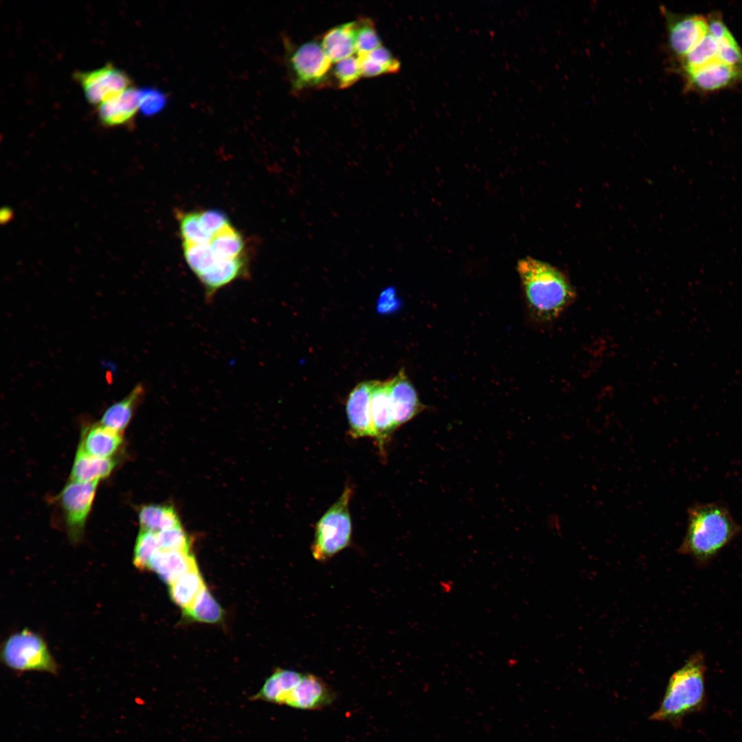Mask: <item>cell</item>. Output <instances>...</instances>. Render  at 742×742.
I'll use <instances>...</instances> for the list:
<instances>
[{"instance_id":"obj_30","label":"cell","mask_w":742,"mask_h":742,"mask_svg":"<svg viewBox=\"0 0 742 742\" xmlns=\"http://www.w3.org/2000/svg\"><path fill=\"white\" fill-rule=\"evenodd\" d=\"M331 71L335 82L340 89L352 86L362 76L357 55L351 56L335 63Z\"/></svg>"},{"instance_id":"obj_6","label":"cell","mask_w":742,"mask_h":742,"mask_svg":"<svg viewBox=\"0 0 742 742\" xmlns=\"http://www.w3.org/2000/svg\"><path fill=\"white\" fill-rule=\"evenodd\" d=\"M1 660L7 667L19 673H58V664L45 640L28 629L14 633L5 640L1 647Z\"/></svg>"},{"instance_id":"obj_9","label":"cell","mask_w":742,"mask_h":742,"mask_svg":"<svg viewBox=\"0 0 742 742\" xmlns=\"http://www.w3.org/2000/svg\"><path fill=\"white\" fill-rule=\"evenodd\" d=\"M99 482H79L70 480L58 495L67 532L71 541L82 537Z\"/></svg>"},{"instance_id":"obj_27","label":"cell","mask_w":742,"mask_h":742,"mask_svg":"<svg viewBox=\"0 0 742 742\" xmlns=\"http://www.w3.org/2000/svg\"><path fill=\"white\" fill-rule=\"evenodd\" d=\"M718 59V44L716 39L708 32L702 39L680 60L678 69L686 73Z\"/></svg>"},{"instance_id":"obj_25","label":"cell","mask_w":742,"mask_h":742,"mask_svg":"<svg viewBox=\"0 0 742 742\" xmlns=\"http://www.w3.org/2000/svg\"><path fill=\"white\" fill-rule=\"evenodd\" d=\"M205 586L197 567L169 585L170 596L176 605L184 610L192 604Z\"/></svg>"},{"instance_id":"obj_3","label":"cell","mask_w":742,"mask_h":742,"mask_svg":"<svg viewBox=\"0 0 742 742\" xmlns=\"http://www.w3.org/2000/svg\"><path fill=\"white\" fill-rule=\"evenodd\" d=\"M517 271L528 305L539 320L555 318L574 297L566 276L547 262L527 257L518 262Z\"/></svg>"},{"instance_id":"obj_21","label":"cell","mask_w":742,"mask_h":742,"mask_svg":"<svg viewBox=\"0 0 742 742\" xmlns=\"http://www.w3.org/2000/svg\"><path fill=\"white\" fill-rule=\"evenodd\" d=\"M321 45L332 63L353 56L356 53L355 21L328 30L324 34Z\"/></svg>"},{"instance_id":"obj_10","label":"cell","mask_w":742,"mask_h":742,"mask_svg":"<svg viewBox=\"0 0 742 742\" xmlns=\"http://www.w3.org/2000/svg\"><path fill=\"white\" fill-rule=\"evenodd\" d=\"M75 78L87 101L98 106L131 87L127 74L110 63L92 71H78Z\"/></svg>"},{"instance_id":"obj_14","label":"cell","mask_w":742,"mask_h":742,"mask_svg":"<svg viewBox=\"0 0 742 742\" xmlns=\"http://www.w3.org/2000/svg\"><path fill=\"white\" fill-rule=\"evenodd\" d=\"M387 381L393 416L399 427L423 412L425 407L403 369Z\"/></svg>"},{"instance_id":"obj_4","label":"cell","mask_w":742,"mask_h":742,"mask_svg":"<svg viewBox=\"0 0 742 742\" xmlns=\"http://www.w3.org/2000/svg\"><path fill=\"white\" fill-rule=\"evenodd\" d=\"M706 658L704 653H693L670 677L660 707L650 719L682 725L689 715L704 708L706 704Z\"/></svg>"},{"instance_id":"obj_17","label":"cell","mask_w":742,"mask_h":742,"mask_svg":"<svg viewBox=\"0 0 742 742\" xmlns=\"http://www.w3.org/2000/svg\"><path fill=\"white\" fill-rule=\"evenodd\" d=\"M139 110V89L130 87L113 98L98 106L100 121L105 126H115L133 120Z\"/></svg>"},{"instance_id":"obj_32","label":"cell","mask_w":742,"mask_h":742,"mask_svg":"<svg viewBox=\"0 0 742 742\" xmlns=\"http://www.w3.org/2000/svg\"><path fill=\"white\" fill-rule=\"evenodd\" d=\"M167 103L166 94L156 88L139 89V110L144 115H154L163 110Z\"/></svg>"},{"instance_id":"obj_13","label":"cell","mask_w":742,"mask_h":742,"mask_svg":"<svg viewBox=\"0 0 742 742\" xmlns=\"http://www.w3.org/2000/svg\"><path fill=\"white\" fill-rule=\"evenodd\" d=\"M374 381L357 384L346 401L350 433L354 438L374 437L371 416V394Z\"/></svg>"},{"instance_id":"obj_5","label":"cell","mask_w":742,"mask_h":742,"mask_svg":"<svg viewBox=\"0 0 742 742\" xmlns=\"http://www.w3.org/2000/svg\"><path fill=\"white\" fill-rule=\"evenodd\" d=\"M352 492V488L346 486L316 524L311 546L312 555L316 561L325 562L350 545L352 526L349 504Z\"/></svg>"},{"instance_id":"obj_28","label":"cell","mask_w":742,"mask_h":742,"mask_svg":"<svg viewBox=\"0 0 742 742\" xmlns=\"http://www.w3.org/2000/svg\"><path fill=\"white\" fill-rule=\"evenodd\" d=\"M160 550L157 533L141 529L134 548L133 564L139 570H149L153 558Z\"/></svg>"},{"instance_id":"obj_11","label":"cell","mask_w":742,"mask_h":742,"mask_svg":"<svg viewBox=\"0 0 742 742\" xmlns=\"http://www.w3.org/2000/svg\"><path fill=\"white\" fill-rule=\"evenodd\" d=\"M682 75L687 89L701 93L721 90L742 82V67L719 59Z\"/></svg>"},{"instance_id":"obj_16","label":"cell","mask_w":742,"mask_h":742,"mask_svg":"<svg viewBox=\"0 0 742 742\" xmlns=\"http://www.w3.org/2000/svg\"><path fill=\"white\" fill-rule=\"evenodd\" d=\"M123 443L122 434L109 429L100 423L83 429L78 449L100 458H113Z\"/></svg>"},{"instance_id":"obj_19","label":"cell","mask_w":742,"mask_h":742,"mask_svg":"<svg viewBox=\"0 0 742 742\" xmlns=\"http://www.w3.org/2000/svg\"><path fill=\"white\" fill-rule=\"evenodd\" d=\"M117 464L114 458H100L77 449L70 480L79 482H100L109 477Z\"/></svg>"},{"instance_id":"obj_2","label":"cell","mask_w":742,"mask_h":742,"mask_svg":"<svg viewBox=\"0 0 742 742\" xmlns=\"http://www.w3.org/2000/svg\"><path fill=\"white\" fill-rule=\"evenodd\" d=\"M741 532L729 509L719 502L696 503L688 510V526L678 549L698 566H707Z\"/></svg>"},{"instance_id":"obj_12","label":"cell","mask_w":742,"mask_h":742,"mask_svg":"<svg viewBox=\"0 0 742 742\" xmlns=\"http://www.w3.org/2000/svg\"><path fill=\"white\" fill-rule=\"evenodd\" d=\"M335 699L334 691L320 677L304 673L284 705L300 710H316L330 706Z\"/></svg>"},{"instance_id":"obj_8","label":"cell","mask_w":742,"mask_h":742,"mask_svg":"<svg viewBox=\"0 0 742 742\" xmlns=\"http://www.w3.org/2000/svg\"><path fill=\"white\" fill-rule=\"evenodd\" d=\"M665 19L666 45L678 62L708 32L707 17L699 14H678L661 7Z\"/></svg>"},{"instance_id":"obj_24","label":"cell","mask_w":742,"mask_h":742,"mask_svg":"<svg viewBox=\"0 0 742 742\" xmlns=\"http://www.w3.org/2000/svg\"><path fill=\"white\" fill-rule=\"evenodd\" d=\"M361 76L374 77L383 74L397 72L401 67L400 62L391 52L381 46L367 54L357 55Z\"/></svg>"},{"instance_id":"obj_7","label":"cell","mask_w":742,"mask_h":742,"mask_svg":"<svg viewBox=\"0 0 742 742\" xmlns=\"http://www.w3.org/2000/svg\"><path fill=\"white\" fill-rule=\"evenodd\" d=\"M287 62L292 87L295 91L324 85L327 82L332 64L321 43L315 41H307L289 49Z\"/></svg>"},{"instance_id":"obj_31","label":"cell","mask_w":742,"mask_h":742,"mask_svg":"<svg viewBox=\"0 0 742 742\" xmlns=\"http://www.w3.org/2000/svg\"><path fill=\"white\" fill-rule=\"evenodd\" d=\"M160 549L190 552L192 541L181 525L157 532Z\"/></svg>"},{"instance_id":"obj_20","label":"cell","mask_w":742,"mask_h":742,"mask_svg":"<svg viewBox=\"0 0 742 742\" xmlns=\"http://www.w3.org/2000/svg\"><path fill=\"white\" fill-rule=\"evenodd\" d=\"M144 395V386L142 384L136 385L126 396L106 409L100 423L109 429L122 434L130 423Z\"/></svg>"},{"instance_id":"obj_23","label":"cell","mask_w":742,"mask_h":742,"mask_svg":"<svg viewBox=\"0 0 742 742\" xmlns=\"http://www.w3.org/2000/svg\"><path fill=\"white\" fill-rule=\"evenodd\" d=\"M138 520L141 529L156 533L181 525L175 509L169 505L143 506L139 510Z\"/></svg>"},{"instance_id":"obj_26","label":"cell","mask_w":742,"mask_h":742,"mask_svg":"<svg viewBox=\"0 0 742 742\" xmlns=\"http://www.w3.org/2000/svg\"><path fill=\"white\" fill-rule=\"evenodd\" d=\"M183 616L192 621L216 623L223 618V611L205 585L192 604L183 610Z\"/></svg>"},{"instance_id":"obj_22","label":"cell","mask_w":742,"mask_h":742,"mask_svg":"<svg viewBox=\"0 0 742 742\" xmlns=\"http://www.w3.org/2000/svg\"><path fill=\"white\" fill-rule=\"evenodd\" d=\"M303 675V673L291 669L276 668L252 699L284 705L287 696Z\"/></svg>"},{"instance_id":"obj_18","label":"cell","mask_w":742,"mask_h":742,"mask_svg":"<svg viewBox=\"0 0 742 742\" xmlns=\"http://www.w3.org/2000/svg\"><path fill=\"white\" fill-rule=\"evenodd\" d=\"M197 567L194 556L190 552L160 550L153 558L149 570L170 585Z\"/></svg>"},{"instance_id":"obj_33","label":"cell","mask_w":742,"mask_h":742,"mask_svg":"<svg viewBox=\"0 0 742 742\" xmlns=\"http://www.w3.org/2000/svg\"><path fill=\"white\" fill-rule=\"evenodd\" d=\"M717 42L718 59L728 65L742 67V49L732 34Z\"/></svg>"},{"instance_id":"obj_29","label":"cell","mask_w":742,"mask_h":742,"mask_svg":"<svg viewBox=\"0 0 742 742\" xmlns=\"http://www.w3.org/2000/svg\"><path fill=\"white\" fill-rule=\"evenodd\" d=\"M355 45L357 55L367 54L381 46L374 22L362 17L355 21Z\"/></svg>"},{"instance_id":"obj_15","label":"cell","mask_w":742,"mask_h":742,"mask_svg":"<svg viewBox=\"0 0 742 742\" xmlns=\"http://www.w3.org/2000/svg\"><path fill=\"white\" fill-rule=\"evenodd\" d=\"M371 416L374 438L380 447L397 429L389 394L388 381H374L371 394Z\"/></svg>"},{"instance_id":"obj_1","label":"cell","mask_w":742,"mask_h":742,"mask_svg":"<svg viewBox=\"0 0 742 742\" xmlns=\"http://www.w3.org/2000/svg\"><path fill=\"white\" fill-rule=\"evenodd\" d=\"M179 233L183 258L202 286L206 302L250 275L247 243L223 211L190 212L183 218Z\"/></svg>"}]
</instances>
